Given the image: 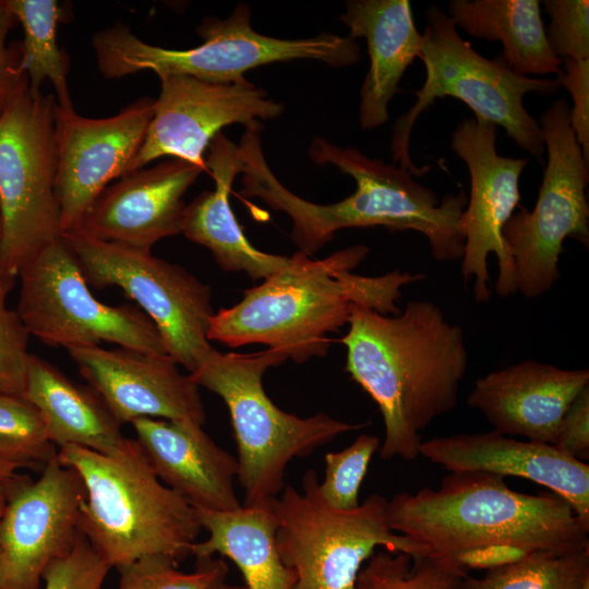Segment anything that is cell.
<instances>
[{"label":"cell","instance_id":"6da1fadb","mask_svg":"<svg viewBox=\"0 0 589 589\" xmlns=\"http://www.w3.org/2000/svg\"><path fill=\"white\" fill-rule=\"evenodd\" d=\"M347 325L345 369L381 411L380 456L412 461L421 431L456 407L468 366L464 329L428 300L397 314L352 304Z\"/></svg>","mask_w":589,"mask_h":589},{"label":"cell","instance_id":"7a4b0ae2","mask_svg":"<svg viewBox=\"0 0 589 589\" xmlns=\"http://www.w3.org/2000/svg\"><path fill=\"white\" fill-rule=\"evenodd\" d=\"M238 147L242 195L260 197L272 208L286 213L292 223L291 239L308 256L332 241L336 231L368 227L420 232L438 262L462 256L459 221L468 202L462 190L438 200L408 170L370 158L357 148L315 137L308 151L311 160L334 165L356 182L351 195L336 203L316 204L292 193L276 178L264 157L260 131H245Z\"/></svg>","mask_w":589,"mask_h":589},{"label":"cell","instance_id":"3957f363","mask_svg":"<svg viewBox=\"0 0 589 589\" xmlns=\"http://www.w3.org/2000/svg\"><path fill=\"white\" fill-rule=\"evenodd\" d=\"M368 253L363 244L322 260L297 252L290 267L247 289L237 304L214 313L209 341L231 348L262 344L296 363L325 356L330 345L327 335L348 323L352 304L397 314L401 289L425 278L399 269L381 276L353 273Z\"/></svg>","mask_w":589,"mask_h":589},{"label":"cell","instance_id":"277c9868","mask_svg":"<svg viewBox=\"0 0 589 589\" xmlns=\"http://www.w3.org/2000/svg\"><path fill=\"white\" fill-rule=\"evenodd\" d=\"M387 519L422 555L456 561L491 545L555 554L589 549V525L566 500L520 493L503 477L481 471L450 472L436 490L396 494L388 500Z\"/></svg>","mask_w":589,"mask_h":589},{"label":"cell","instance_id":"5b68a950","mask_svg":"<svg viewBox=\"0 0 589 589\" xmlns=\"http://www.w3.org/2000/svg\"><path fill=\"white\" fill-rule=\"evenodd\" d=\"M57 458L83 482L80 530L110 568L145 555L178 564L191 555L203 530L196 510L159 480L135 438L110 454L67 445Z\"/></svg>","mask_w":589,"mask_h":589},{"label":"cell","instance_id":"8992f818","mask_svg":"<svg viewBox=\"0 0 589 589\" xmlns=\"http://www.w3.org/2000/svg\"><path fill=\"white\" fill-rule=\"evenodd\" d=\"M287 357L267 348L253 353L212 354L190 374L199 387L226 404L237 443L242 505L271 502L285 488L288 464L312 454L338 435L363 428L318 412L300 418L276 406L263 386L265 372Z\"/></svg>","mask_w":589,"mask_h":589},{"label":"cell","instance_id":"52a82bcc","mask_svg":"<svg viewBox=\"0 0 589 589\" xmlns=\"http://www.w3.org/2000/svg\"><path fill=\"white\" fill-rule=\"evenodd\" d=\"M203 43L188 49L147 44L121 22L98 31L92 38L97 68L107 79H120L143 70L158 76L183 74L220 84H249L247 71L274 62L306 59L333 68L360 60V47L349 36L322 33L315 37L284 39L257 33L251 25L250 7L239 3L225 20L206 17L196 27Z\"/></svg>","mask_w":589,"mask_h":589},{"label":"cell","instance_id":"ba28073f","mask_svg":"<svg viewBox=\"0 0 589 589\" xmlns=\"http://www.w3.org/2000/svg\"><path fill=\"white\" fill-rule=\"evenodd\" d=\"M419 59L425 67V81L413 92L416 103L400 116L392 132V154L395 165L412 176L422 177L429 166L417 167L410 157L412 127L419 115L436 98L450 96L464 101L481 118L502 127L508 137L533 156L544 153L539 122L526 110L527 93L555 94L556 80L521 76L513 72L498 57L486 59L464 40L447 13L433 4L425 11V26Z\"/></svg>","mask_w":589,"mask_h":589},{"label":"cell","instance_id":"9c48e42d","mask_svg":"<svg viewBox=\"0 0 589 589\" xmlns=\"http://www.w3.org/2000/svg\"><path fill=\"white\" fill-rule=\"evenodd\" d=\"M318 482L309 469L301 490L286 484L271 501L277 550L296 576L293 589H354L360 569L378 546L422 555L416 543L389 527L386 497L371 494L353 510H336L322 501Z\"/></svg>","mask_w":589,"mask_h":589},{"label":"cell","instance_id":"30bf717a","mask_svg":"<svg viewBox=\"0 0 589 589\" xmlns=\"http://www.w3.org/2000/svg\"><path fill=\"white\" fill-rule=\"evenodd\" d=\"M56 106L25 82L0 115V268L13 278L61 237Z\"/></svg>","mask_w":589,"mask_h":589},{"label":"cell","instance_id":"8fae6325","mask_svg":"<svg viewBox=\"0 0 589 589\" xmlns=\"http://www.w3.org/2000/svg\"><path fill=\"white\" fill-rule=\"evenodd\" d=\"M539 125L548 163L536 205L531 212L520 207L502 232L514 263L517 291L529 299L544 294L560 278L565 239L586 247L589 242V164L572 129L567 101L552 103Z\"/></svg>","mask_w":589,"mask_h":589},{"label":"cell","instance_id":"7c38bea8","mask_svg":"<svg viewBox=\"0 0 589 589\" xmlns=\"http://www.w3.org/2000/svg\"><path fill=\"white\" fill-rule=\"evenodd\" d=\"M88 283L119 287L160 333L167 353L189 374L215 350L207 337L214 315L208 285L183 267L141 251L89 238L61 235Z\"/></svg>","mask_w":589,"mask_h":589},{"label":"cell","instance_id":"4fadbf2b","mask_svg":"<svg viewBox=\"0 0 589 589\" xmlns=\"http://www.w3.org/2000/svg\"><path fill=\"white\" fill-rule=\"evenodd\" d=\"M16 312L29 335L68 350L117 344L168 354L149 317L131 305H109L92 293L83 271L61 237L44 247L20 272Z\"/></svg>","mask_w":589,"mask_h":589},{"label":"cell","instance_id":"5bb4252c","mask_svg":"<svg viewBox=\"0 0 589 589\" xmlns=\"http://www.w3.org/2000/svg\"><path fill=\"white\" fill-rule=\"evenodd\" d=\"M496 125L481 118L464 119L452 133V149L470 175V196L460 216L464 237L460 272L472 281L474 300L491 297L490 254L497 257L495 292L507 298L517 292L515 267L503 238V228L520 201L519 178L528 158H512L496 151Z\"/></svg>","mask_w":589,"mask_h":589},{"label":"cell","instance_id":"9a60e30c","mask_svg":"<svg viewBox=\"0 0 589 589\" xmlns=\"http://www.w3.org/2000/svg\"><path fill=\"white\" fill-rule=\"evenodd\" d=\"M5 489L0 589H43L47 567L69 554L81 533L83 482L55 458L36 480L19 476Z\"/></svg>","mask_w":589,"mask_h":589},{"label":"cell","instance_id":"2e32d148","mask_svg":"<svg viewBox=\"0 0 589 589\" xmlns=\"http://www.w3.org/2000/svg\"><path fill=\"white\" fill-rule=\"evenodd\" d=\"M156 108L142 97L107 118H87L56 106V197L61 235L77 230L98 195L127 175Z\"/></svg>","mask_w":589,"mask_h":589},{"label":"cell","instance_id":"e0dca14e","mask_svg":"<svg viewBox=\"0 0 589 589\" xmlns=\"http://www.w3.org/2000/svg\"><path fill=\"white\" fill-rule=\"evenodd\" d=\"M160 93L144 142L128 172L161 157L205 167L204 154L220 130L232 123L244 127L256 119H277L280 103L249 84L212 83L183 74L158 76Z\"/></svg>","mask_w":589,"mask_h":589},{"label":"cell","instance_id":"ac0fdd59","mask_svg":"<svg viewBox=\"0 0 589 589\" xmlns=\"http://www.w3.org/2000/svg\"><path fill=\"white\" fill-rule=\"evenodd\" d=\"M68 351L121 425L139 418L205 422L200 387L169 354L100 346Z\"/></svg>","mask_w":589,"mask_h":589},{"label":"cell","instance_id":"d6986e66","mask_svg":"<svg viewBox=\"0 0 589 589\" xmlns=\"http://www.w3.org/2000/svg\"><path fill=\"white\" fill-rule=\"evenodd\" d=\"M203 171L170 158L127 173L98 195L75 231L151 252L159 240L181 233L183 195Z\"/></svg>","mask_w":589,"mask_h":589},{"label":"cell","instance_id":"ffe728a7","mask_svg":"<svg viewBox=\"0 0 589 589\" xmlns=\"http://www.w3.org/2000/svg\"><path fill=\"white\" fill-rule=\"evenodd\" d=\"M419 455L450 472L481 471L533 481L566 500L589 525V466L554 445L492 430L422 441Z\"/></svg>","mask_w":589,"mask_h":589},{"label":"cell","instance_id":"44dd1931","mask_svg":"<svg viewBox=\"0 0 589 589\" xmlns=\"http://www.w3.org/2000/svg\"><path fill=\"white\" fill-rule=\"evenodd\" d=\"M587 387V369L525 360L478 378L467 402L496 432L554 445L565 413Z\"/></svg>","mask_w":589,"mask_h":589},{"label":"cell","instance_id":"7402d4cb","mask_svg":"<svg viewBox=\"0 0 589 589\" xmlns=\"http://www.w3.org/2000/svg\"><path fill=\"white\" fill-rule=\"evenodd\" d=\"M131 425L159 480L194 508L229 512L242 505L233 484L238 460L202 424L139 418Z\"/></svg>","mask_w":589,"mask_h":589},{"label":"cell","instance_id":"603a6c76","mask_svg":"<svg viewBox=\"0 0 589 589\" xmlns=\"http://www.w3.org/2000/svg\"><path fill=\"white\" fill-rule=\"evenodd\" d=\"M207 149L205 167L212 173L215 187L185 205L181 233L207 248L224 271L244 272L253 280L265 279L290 267L296 255H274L254 248L231 209L229 194L242 169L238 145L220 132Z\"/></svg>","mask_w":589,"mask_h":589},{"label":"cell","instance_id":"cb8c5ba5","mask_svg":"<svg viewBox=\"0 0 589 589\" xmlns=\"http://www.w3.org/2000/svg\"><path fill=\"white\" fill-rule=\"evenodd\" d=\"M339 20L350 38L366 40L370 68L360 91L359 121L364 130L377 128L388 121V104L420 55L422 35L408 0H349Z\"/></svg>","mask_w":589,"mask_h":589},{"label":"cell","instance_id":"d4e9b609","mask_svg":"<svg viewBox=\"0 0 589 589\" xmlns=\"http://www.w3.org/2000/svg\"><path fill=\"white\" fill-rule=\"evenodd\" d=\"M24 397L41 413L58 448L75 445L110 454L125 438L121 424L91 387L74 383L34 354L28 360Z\"/></svg>","mask_w":589,"mask_h":589},{"label":"cell","instance_id":"484cf974","mask_svg":"<svg viewBox=\"0 0 589 589\" xmlns=\"http://www.w3.org/2000/svg\"><path fill=\"white\" fill-rule=\"evenodd\" d=\"M208 532L191 550L196 561L225 556L242 574L247 589H293L296 576L281 561L276 545L277 521L271 502L229 512L195 508Z\"/></svg>","mask_w":589,"mask_h":589},{"label":"cell","instance_id":"4316f807","mask_svg":"<svg viewBox=\"0 0 589 589\" xmlns=\"http://www.w3.org/2000/svg\"><path fill=\"white\" fill-rule=\"evenodd\" d=\"M448 16L456 27L486 40H498V57L521 76L560 74L562 60L548 43L538 0H450Z\"/></svg>","mask_w":589,"mask_h":589},{"label":"cell","instance_id":"83f0119b","mask_svg":"<svg viewBox=\"0 0 589 589\" xmlns=\"http://www.w3.org/2000/svg\"><path fill=\"white\" fill-rule=\"evenodd\" d=\"M24 33L20 45V65L34 91L48 80L57 105L74 109L68 86L69 57L59 47L57 28L63 10L57 0H7Z\"/></svg>","mask_w":589,"mask_h":589},{"label":"cell","instance_id":"f1b7e54d","mask_svg":"<svg viewBox=\"0 0 589 589\" xmlns=\"http://www.w3.org/2000/svg\"><path fill=\"white\" fill-rule=\"evenodd\" d=\"M468 575L454 558L384 550L362 566L354 589H466Z\"/></svg>","mask_w":589,"mask_h":589},{"label":"cell","instance_id":"f546056e","mask_svg":"<svg viewBox=\"0 0 589 589\" xmlns=\"http://www.w3.org/2000/svg\"><path fill=\"white\" fill-rule=\"evenodd\" d=\"M589 579V549L530 553L520 561L466 577V589H580Z\"/></svg>","mask_w":589,"mask_h":589},{"label":"cell","instance_id":"4dcf8cb0","mask_svg":"<svg viewBox=\"0 0 589 589\" xmlns=\"http://www.w3.org/2000/svg\"><path fill=\"white\" fill-rule=\"evenodd\" d=\"M57 454L39 410L24 396L0 394V457L41 471Z\"/></svg>","mask_w":589,"mask_h":589},{"label":"cell","instance_id":"1f68e13d","mask_svg":"<svg viewBox=\"0 0 589 589\" xmlns=\"http://www.w3.org/2000/svg\"><path fill=\"white\" fill-rule=\"evenodd\" d=\"M117 589H214L226 581L228 566L223 558L196 561L191 573L178 569L172 558L153 554L139 557L117 568Z\"/></svg>","mask_w":589,"mask_h":589},{"label":"cell","instance_id":"d6a6232c","mask_svg":"<svg viewBox=\"0 0 589 589\" xmlns=\"http://www.w3.org/2000/svg\"><path fill=\"white\" fill-rule=\"evenodd\" d=\"M380 446L378 437L361 434L345 449L325 455V476L318 482V493L328 507L348 512L360 505V486Z\"/></svg>","mask_w":589,"mask_h":589},{"label":"cell","instance_id":"836d02e7","mask_svg":"<svg viewBox=\"0 0 589 589\" xmlns=\"http://www.w3.org/2000/svg\"><path fill=\"white\" fill-rule=\"evenodd\" d=\"M14 281L0 268V394L24 396L31 335L7 302Z\"/></svg>","mask_w":589,"mask_h":589},{"label":"cell","instance_id":"e575fe53","mask_svg":"<svg viewBox=\"0 0 589 589\" xmlns=\"http://www.w3.org/2000/svg\"><path fill=\"white\" fill-rule=\"evenodd\" d=\"M550 48L561 60H589V1L544 0Z\"/></svg>","mask_w":589,"mask_h":589},{"label":"cell","instance_id":"d590c367","mask_svg":"<svg viewBox=\"0 0 589 589\" xmlns=\"http://www.w3.org/2000/svg\"><path fill=\"white\" fill-rule=\"evenodd\" d=\"M110 566L80 533L73 549L43 575V589H103Z\"/></svg>","mask_w":589,"mask_h":589},{"label":"cell","instance_id":"8d00e7d4","mask_svg":"<svg viewBox=\"0 0 589 589\" xmlns=\"http://www.w3.org/2000/svg\"><path fill=\"white\" fill-rule=\"evenodd\" d=\"M556 81L564 86L573 99L570 124L589 164V60H562L561 73Z\"/></svg>","mask_w":589,"mask_h":589},{"label":"cell","instance_id":"74e56055","mask_svg":"<svg viewBox=\"0 0 589 589\" xmlns=\"http://www.w3.org/2000/svg\"><path fill=\"white\" fill-rule=\"evenodd\" d=\"M16 23L8 1L0 0V115L19 88L27 82L20 65V47L7 45L8 35Z\"/></svg>","mask_w":589,"mask_h":589},{"label":"cell","instance_id":"f35d334b","mask_svg":"<svg viewBox=\"0 0 589 589\" xmlns=\"http://www.w3.org/2000/svg\"><path fill=\"white\" fill-rule=\"evenodd\" d=\"M554 446L578 460L589 458V387L575 398L565 413Z\"/></svg>","mask_w":589,"mask_h":589},{"label":"cell","instance_id":"ab89813d","mask_svg":"<svg viewBox=\"0 0 589 589\" xmlns=\"http://www.w3.org/2000/svg\"><path fill=\"white\" fill-rule=\"evenodd\" d=\"M530 553L506 545H491L462 553L457 561L470 568L491 569L522 560Z\"/></svg>","mask_w":589,"mask_h":589},{"label":"cell","instance_id":"60d3db41","mask_svg":"<svg viewBox=\"0 0 589 589\" xmlns=\"http://www.w3.org/2000/svg\"><path fill=\"white\" fill-rule=\"evenodd\" d=\"M17 470L19 468L16 466L0 457V486H7L12 483L19 477L16 473Z\"/></svg>","mask_w":589,"mask_h":589},{"label":"cell","instance_id":"b9f144b4","mask_svg":"<svg viewBox=\"0 0 589 589\" xmlns=\"http://www.w3.org/2000/svg\"><path fill=\"white\" fill-rule=\"evenodd\" d=\"M8 486V485H7ZM7 486H0V517L3 513L7 501ZM0 584H1V557H0Z\"/></svg>","mask_w":589,"mask_h":589},{"label":"cell","instance_id":"7bdbcfd3","mask_svg":"<svg viewBox=\"0 0 589 589\" xmlns=\"http://www.w3.org/2000/svg\"><path fill=\"white\" fill-rule=\"evenodd\" d=\"M214 589H247L244 586H232L225 582L219 584Z\"/></svg>","mask_w":589,"mask_h":589},{"label":"cell","instance_id":"ee69618b","mask_svg":"<svg viewBox=\"0 0 589 589\" xmlns=\"http://www.w3.org/2000/svg\"><path fill=\"white\" fill-rule=\"evenodd\" d=\"M580 589H589V579L584 582Z\"/></svg>","mask_w":589,"mask_h":589},{"label":"cell","instance_id":"f6af8a7d","mask_svg":"<svg viewBox=\"0 0 589 589\" xmlns=\"http://www.w3.org/2000/svg\"><path fill=\"white\" fill-rule=\"evenodd\" d=\"M0 230H1V213H0Z\"/></svg>","mask_w":589,"mask_h":589}]
</instances>
